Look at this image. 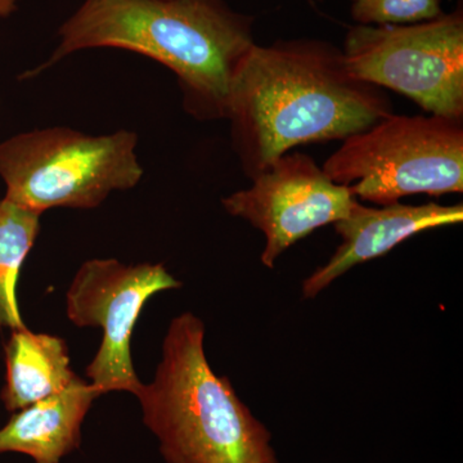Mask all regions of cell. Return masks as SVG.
Returning <instances> with one entry per match:
<instances>
[{"mask_svg":"<svg viewBox=\"0 0 463 463\" xmlns=\"http://www.w3.org/2000/svg\"><path fill=\"white\" fill-rule=\"evenodd\" d=\"M462 123L392 112L344 139L323 164V172L355 197L381 206L417 194H462Z\"/></svg>","mask_w":463,"mask_h":463,"instance_id":"5","label":"cell"},{"mask_svg":"<svg viewBox=\"0 0 463 463\" xmlns=\"http://www.w3.org/2000/svg\"><path fill=\"white\" fill-rule=\"evenodd\" d=\"M359 25H413L444 14L440 0H350Z\"/></svg>","mask_w":463,"mask_h":463,"instance_id":"13","label":"cell"},{"mask_svg":"<svg viewBox=\"0 0 463 463\" xmlns=\"http://www.w3.org/2000/svg\"><path fill=\"white\" fill-rule=\"evenodd\" d=\"M251 182L248 190L224 197L222 205L264 234L260 260L270 269L286 250L345 218L358 201L349 187L332 182L312 157L298 152L277 158Z\"/></svg>","mask_w":463,"mask_h":463,"instance_id":"8","label":"cell"},{"mask_svg":"<svg viewBox=\"0 0 463 463\" xmlns=\"http://www.w3.org/2000/svg\"><path fill=\"white\" fill-rule=\"evenodd\" d=\"M347 69L361 80L408 97L425 112L463 120V12L413 25L352 27Z\"/></svg>","mask_w":463,"mask_h":463,"instance_id":"6","label":"cell"},{"mask_svg":"<svg viewBox=\"0 0 463 463\" xmlns=\"http://www.w3.org/2000/svg\"><path fill=\"white\" fill-rule=\"evenodd\" d=\"M138 136L118 130L88 136L56 127L20 133L0 143L5 199L43 214L54 207L96 209L114 191L141 182Z\"/></svg>","mask_w":463,"mask_h":463,"instance_id":"4","label":"cell"},{"mask_svg":"<svg viewBox=\"0 0 463 463\" xmlns=\"http://www.w3.org/2000/svg\"><path fill=\"white\" fill-rule=\"evenodd\" d=\"M58 36L48 61L23 79L79 51L134 52L172 70L183 108L200 121L225 118L234 75L255 44L254 18L224 0H84Z\"/></svg>","mask_w":463,"mask_h":463,"instance_id":"2","label":"cell"},{"mask_svg":"<svg viewBox=\"0 0 463 463\" xmlns=\"http://www.w3.org/2000/svg\"><path fill=\"white\" fill-rule=\"evenodd\" d=\"M99 392L76 377L71 385L14 413L0 429V455L23 453L36 463H58L80 446L81 425Z\"/></svg>","mask_w":463,"mask_h":463,"instance_id":"10","label":"cell"},{"mask_svg":"<svg viewBox=\"0 0 463 463\" xmlns=\"http://www.w3.org/2000/svg\"><path fill=\"white\" fill-rule=\"evenodd\" d=\"M182 288L163 264L127 265L116 259H90L76 272L66 292V315L78 327H100L99 353L87 377L99 395L127 392L134 397L143 383L134 370L130 341L146 303L167 289Z\"/></svg>","mask_w":463,"mask_h":463,"instance_id":"7","label":"cell"},{"mask_svg":"<svg viewBox=\"0 0 463 463\" xmlns=\"http://www.w3.org/2000/svg\"><path fill=\"white\" fill-rule=\"evenodd\" d=\"M205 326L185 312L170 322L163 358L138 392L143 422L166 463H279L272 434L213 371Z\"/></svg>","mask_w":463,"mask_h":463,"instance_id":"3","label":"cell"},{"mask_svg":"<svg viewBox=\"0 0 463 463\" xmlns=\"http://www.w3.org/2000/svg\"><path fill=\"white\" fill-rule=\"evenodd\" d=\"M20 0H0V18L11 16L17 9Z\"/></svg>","mask_w":463,"mask_h":463,"instance_id":"14","label":"cell"},{"mask_svg":"<svg viewBox=\"0 0 463 463\" xmlns=\"http://www.w3.org/2000/svg\"><path fill=\"white\" fill-rule=\"evenodd\" d=\"M41 213L0 200V327H26L17 304V281L39 230Z\"/></svg>","mask_w":463,"mask_h":463,"instance_id":"12","label":"cell"},{"mask_svg":"<svg viewBox=\"0 0 463 463\" xmlns=\"http://www.w3.org/2000/svg\"><path fill=\"white\" fill-rule=\"evenodd\" d=\"M392 114L388 94L353 75L340 48L303 38L250 48L234 75L225 120L252 179L298 146L344 141Z\"/></svg>","mask_w":463,"mask_h":463,"instance_id":"1","label":"cell"},{"mask_svg":"<svg viewBox=\"0 0 463 463\" xmlns=\"http://www.w3.org/2000/svg\"><path fill=\"white\" fill-rule=\"evenodd\" d=\"M462 203L443 206L430 203L425 205L390 203L383 207H368L356 201L352 212L334 224L341 237L339 249L327 264L318 268L303 283L304 298H315L341 274L355 265L383 257L402 241L419 232L461 223Z\"/></svg>","mask_w":463,"mask_h":463,"instance_id":"9","label":"cell"},{"mask_svg":"<svg viewBox=\"0 0 463 463\" xmlns=\"http://www.w3.org/2000/svg\"><path fill=\"white\" fill-rule=\"evenodd\" d=\"M5 383L3 404L17 412L71 385L69 347L61 337L35 334L27 327L12 331L5 346Z\"/></svg>","mask_w":463,"mask_h":463,"instance_id":"11","label":"cell"}]
</instances>
